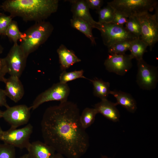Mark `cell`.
<instances>
[{
    "label": "cell",
    "instance_id": "obj_1",
    "mask_svg": "<svg viewBox=\"0 0 158 158\" xmlns=\"http://www.w3.org/2000/svg\"><path fill=\"white\" fill-rule=\"evenodd\" d=\"M80 116L77 105L68 101L47 108L41 123L44 142L67 158H81L90 141Z\"/></svg>",
    "mask_w": 158,
    "mask_h": 158
},
{
    "label": "cell",
    "instance_id": "obj_2",
    "mask_svg": "<svg viewBox=\"0 0 158 158\" xmlns=\"http://www.w3.org/2000/svg\"><path fill=\"white\" fill-rule=\"evenodd\" d=\"M57 0H6L0 6L13 18H21L26 21L45 20L57 10Z\"/></svg>",
    "mask_w": 158,
    "mask_h": 158
},
{
    "label": "cell",
    "instance_id": "obj_3",
    "mask_svg": "<svg viewBox=\"0 0 158 158\" xmlns=\"http://www.w3.org/2000/svg\"><path fill=\"white\" fill-rule=\"evenodd\" d=\"M53 30L49 22L44 20L36 22L25 31L21 32L20 45L26 57L46 42Z\"/></svg>",
    "mask_w": 158,
    "mask_h": 158
},
{
    "label": "cell",
    "instance_id": "obj_4",
    "mask_svg": "<svg viewBox=\"0 0 158 158\" xmlns=\"http://www.w3.org/2000/svg\"><path fill=\"white\" fill-rule=\"evenodd\" d=\"M107 4L128 18L152 11L157 7V2L155 0H114Z\"/></svg>",
    "mask_w": 158,
    "mask_h": 158
},
{
    "label": "cell",
    "instance_id": "obj_5",
    "mask_svg": "<svg viewBox=\"0 0 158 158\" xmlns=\"http://www.w3.org/2000/svg\"><path fill=\"white\" fill-rule=\"evenodd\" d=\"M155 13L147 12L137 16L141 27L140 39L149 46L150 50L158 41L157 7Z\"/></svg>",
    "mask_w": 158,
    "mask_h": 158
},
{
    "label": "cell",
    "instance_id": "obj_6",
    "mask_svg": "<svg viewBox=\"0 0 158 158\" xmlns=\"http://www.w3.org/2000/svg\"><path fill=\"white\" fill-rule=\"evenodd\" d=\"M97 29L100 32L103 43L107 47L118 42L137 38L129 33L123 26L112 23H99Z\"/></svg>",
    "mask_w": 158,
    "mask_h": 158
},
{
    "label": "cell",
    "instance_id": "obj_7",
    "mask_svg": "<svg viewBox=\"0 0 158 158\" xmlns=\"http://www.w3.org/2000/svg\"><path fill=\"white\" fill-rule=\"evenodd\" d=\"M70 88L67 84L60 82L54 84L51 87L42 92L36 97L31 109L34 110L42 104L48 102L57 101L66 102L70 93Z\"/></svg>",
    "mask_w": 158,
    "mask_h": 158
},
{
    "label": "cell",
    "instance_id": "obj_8",
    "mask_svg": "<svg viewBox=\"0 0 158 158\" xmlns=\"http://www.w3.org/2000/svg\"><path fill=\"white\" fill-rule=\"evenodd\" d=\"M32 125L28 124L19 129L10 128L3 131L0 139L4 143L20 149H26L30 143L29 139L33 132Z\"/></svg>",
    "mask_w": 158,
    "mask_h": 158
},
{
    "label": "cell",
    "instance_id": "obj_9",
    "mask_svg": "<svg viewBox=\"0 0 158 158\" xmlns=\"http://www.w3.org/2000/svg\"><path fill=\"white\" fill-rule=\"evenodd\" d=\"M137 61L136 81L138 86L143 90L155 89L158 81L157 67L147 64L143 59Z\"/></svg>",
    "mask_w": 158,
    "mask_h": 158
},
{
    "label": "cell",
    "instance_id": "obj_10",
    "mask_svg": "<svg viewBox=\"0 0 158 158\" xmlns=\"http://www.w3.org/2000/svg\"><path fill=\"white\" fill-rule=\"evenodd\" d=\"M27 57L18 43L13 44L4 58L10 76L20 78L24 69Z\"/></svg>",
    "mask_w": 158,
    "mask_h": 158
},
{
    "label": "cell",
    "instance_id": "obj_11",
    "mask_svg": "<svg viewBox=\"0 0 158 158\" xmlns=\"http://www.w3.org/2000/svg\"><path fill=\"white\" fill-rule=\"evenodd\" d=\"M31 109L30 107L25 104L9 106L3 111L2 118L11 125V128H17L28 122Z\"/></svg>",
    "mask_w": 158,
    "mask_h": 158
},
{
    "label": "cell",
    "instance_id": "obj_12",
    "mask_svg": "<svg viewBox=\"0 0 158 158\" xmlns=\"http://www.w3.org/2000/svg\"><path fill=\"white\" fill-rule=\"evenodd\" d=\"M132 59L130 54H110L104 64L109 72L122 76L131 68Z\"/></svg>",
    "mask_w": 158,
    "mask_h": 158
},
{
    "label": "cell",
    "instance_id": "obj_13",
    "mask_svg": "<svg viewBox=\"0 0 158 158\" xmlns=\"http://www.w3.org/2000/svg\"><path fill=\"white\" fill-rule=\"evenodd\" d=\"M71 4V11L73 18L82 19L89 23L93 28H97L99 23L95 21L92 17L86 0L68 1Z\"/></svg>",
    "mask_w": 158,
    "mask_h": 158
},
{
    "label": "cell",
    "instance_id": "obj_14",
    "mask_svg": "<svg viewBox=\"0 0 158 158\" xmlns=\"http://www.w3.org/2000/svg\"><path fill=\"white\" fill-rule=\"evenodd\" d=\"M3 82L5 85L4 90L6 97L15 103L19 101L24 94L23 86L19 78L10 76L5 78Z\"/></svg>",
    "mask_w": 158,
    "mask_h": 158
},
{
    "label": "cell",
    "instance_id": "obj_15",
    "mask_svg": "<svg viewBox=\"0 0 158 158\" xmlns=\"http://www.w3.org/2000/svg\"><path fill=\"white\" fill-rule=\"evenodd\" d=\"M26 149L29 158H52L56 152L51 146L40 141L30 142Z\"/></svg>",
    "mask_w": 158,
    "mask_h": 158
},
{
    "label": "cell",
    "instance_id": "obj_16",
    "mask_svg": "<svg viewBox=\"0 0 158 158\" xmlns=\"http://www.w3.org/2000/svg\"><path fill=\"white\" fill-rule=\"evenodd\" d=\"M117 105L107 99L101 101L95 104L94 108L98 113H100L107 119L114 122L118 121L120 115L116 107Z\"/></svg>",
    "mask_w": 158,
    "mask_h": 158
},
{
    "label": "cell",
    "instance_id": "obj_17",
    "mask_svg": "<svg viewBox=\"0 0 158 158\" xmlns=\"http://www.w3.org/2000/svg\"><path fill=\"white\" fill-rule=\"evenodd\" d=\"M61 69L66 71L74 64L80 62L81 60L72 50L68 49L64 45L61 44L57 50Z\"/></svg>",
    "mask_w": 158,
    "mask_h": 158
},
{
    "label": "cell",
    "instance_id": "obj_18",
    "mask_svg": "<svg viewBox=\"0 0 158 158\" xmlns=\"http://www.w3.org/2000/svg\"><path fill=\"white\" fill-rule=\"evenodd\" d=\"M110 94L113 95L116 99V104L120 105L128 111L134 113L137 109L136 101L129 93L121 91H111Z\"/></svg>",
    "mask_w": 158,
    "mask_h": 158
},
{
    "label": "cell",
    "instance_id": "obj_19",
    "mask_svg": "<svg viewBox=\"0 0 158 158\" xmlns=\"http://www.w3.org/2000/svg\"><path fill=\"white\" fill-rule=\"evenodd\" d=\"M71 26L80 31L89 38L93 45H96L95 38L92 33V26L87 22L80 18H72L70 20Z\"/></svg>",
    "mask_w": 158,
    "mask_h": 158
},
{
    "label": "cell",
    "instance_id": "obj_20",
    "mask_svg": "<svg viewBox=\"0 0 158 158\" xmlns=\"http://www.w3.org/2000/svg\"><path fill=\"white\" fill-rule=\"evenodd\" d=\"M89 80L93 85L94 95L101 100L107 99L111 91L110 90V83L97 78Z\"/></svg>",
    "mask_w": 158,
    "mask_h": 158
},
{
    "label": "cell",
    "instance_id": "obj_21",
    "mask_svg": "<svg viewBox=\"0 0 158 158\" xmlns=\"http://www.w3.org/2000/svg\"><path fill=\"white\" fill-rule=\"evenodd\" d=\"M148 46L140 38L135 39L133 41L129 49L130 56L132 59L135 58L137 61L143 59V55L146 51Z\"/></svg>",
    "mask_w": 158,
    "mask_h": 158
},
{
    "label": "cell",
    "instance_id": "obj_22",
    "mask_svg": "<svg viewBox=\"0 0 158 158\" xmlns=\"http://www.w3.org/2000/svg\"><path fill=\"white\" fill-rule=\"evenodd\" d=\"M98 113L94 108L86 107L83 111L80 116V121L82 127L86 129L94 122L96 116Z\"/></svg>",
    "mask_w": 158,
    "mask_h": 158
},
{
    "label": "cell",
    "instance_id": "obj_23",
    "mask_svg": "<svg viewBox=\"0 0 158 158\" xmlns=\"http://www.w3.org/2000/svg\"><path fill=\"white\" fill-rule=\"evenodd\" d=\"M125 27L129 33L135 38H140L141 27L137 16H131L128 17Z\"/></svg>",
    "mask_w": 158,
    "mask_h": 158
},
{
    "label": "cell",
    "instance_id": "obj_24",
    "mask_svg": "<svg viewBox=\"0 0 158 158\" xmlns=\"http://www.w3.org/2000/svg\"><path fill=\"white\" fill-rule=\"evenodd\" d=\"M115 11V9L108 4L97 11L99 17L98 22L101 23H111L113 19Z\"/></svg>",
    "mask_w": 158,
    "mask_h": 158
},
{
    "label": "cell",
    "instance_id": "obj_25",
    "mask_svg": "<svg viewBox=\"0 0 158 158\" xmlns=\"http://www.w3.org/2000/svg\"><path fill=\"white\" fill-rule=\"evenodd\" d=\"M133 40L125 41L116 43L108 47V52L110 54H125L126 51L129 50Z\"/></svg>",
    "mask_w": 158,
    "mask_h": 158
},
{
    "label": "cell",
    "instance_id": "obj_26",
    "mask_svg": "<svg viewBox=\"0 0 158 158\" xmlns=\"http://www.w3.org/2000/svg\"><path fill=\"white\" fill-rule=\"evenodd\" d=\"M84 71L83 70L67 72L63 71L59 76V82L63 84H67L69 81L79 78H86L83 75Z\"/></svg>",
    "mask_w": 158,
    "mask_h": 158
},
{
    "label": "cell",
    "instance_id": "obj_27",
    "mask_svg": "<svg viewBox=\"0 0 158 158\" xmlns=\"http://www.w3.org/2000/svg\"><path fill=\"white\" fill-rule=\"evenodd\" d=\"M20 34L17 23L12 20L7 29L5 35L12 41L14 44H16L20 39Z\"/></svg>",
    "mask_w": 158,
    "mask_h": 158
},
{
    "label": "cell",
    "instance_id": "obj_28",
    "mask_svg": "<svg viewBox=\"0 0 158 158\" xmlns=\"http://www.w3.org/2000/svg\"><path fill=\"white\" fill-rule=\"evenodd\" d=\"M0 158H16L15 148L5 143L0 144Z\"/></svg>",
    "mask_w": 158,
    "mask_h": 158
},
{
    "label": "cell",
    "instance_id": "obj_29",
    "mask_svg": "<svg viewBox=\"0 0 158 158\" xmlns=\"http://www.w3.org/2000/svg\"><path fill=\"white\" fill-rule=\"evenodd\" d=\"M13 18L10 15L0 13V35H5L7 29Z\"/></svg>",
    "mask_w": 158,
    "mask_h": 158
},
{
    "label": "cell",
    "instance_id": "obj_30",
    "mask_svg": "<svg viewBox=\"0 0 158 158\" xmlns=\"http://www.w3.org/2000/svg\"><path fill=\"white\" fill-rule=\"evenodd\" d=\"M115 10L113 19L111 23L117 25L123 26L127 22L128 18L122 13Z\"/></svg>",
    "mask_w": 158,
    "mask_h": 158
},
{
    "label": "cell",
    "instance_id": "obj_31",
    "mask_svg": "<svg viewBox=\"0 0 158 158\" xmlns=\"http://www.w3.org/2000/svg\"><path fill=\"white\" fill-rule=\"evenodd\" d=\"M86 1L90 9H95L97 11L101 8L103 3L102 0H86Z\"/></svg>",
    "mask_w": 158,
    "mask_h": 158
},
{
    "label": "cell",
    "instance_id": "obj_32",
    "mask_svg": "<svg viewBox=\"0 0 158 158\" xmlns=\"http://www.w3.org/2000/svg\"><path fill=\"white\" fill-rule=\"evenodd\" d=\"M7 73V69L4 58H0V82H3Z\"/></svg>",
    "mask_w": 158,
    "mask_h": 158
},
{
    "label": "cell",
    "instance_id": "obj_33",
    "mask_svg": "<svg viewBox=\"0 0 158 158\" xmlns=\"http://www.w3.org/2000/svg\"><path fill=\"white\" fill-rule=\"evenodd\" d=\"M6 97L4 90L0 88V106L4 107L7 108L9 106L7 102Z\"/></svg>",
    "mask_w": 158,
    "mask_h": 158
},
{
    "label": "cell",
    "instance_id": "obj_34",
    "mask_svg": "<svg viewBox=\"0 0 158 158\" xmlns=\"http://www.w3.org/2000/svg\"><path fill=\"white\" fill-rule=\"evenodd\" d=\"M52 158H65V157L61 154L57 153L55 154Z\"/></svg>",
    "mask_w": 158,
    "mask_h": 158
},
{
    "label": "cell",
    "instance_id": "obj_35",
    "mask_svg": "<svg viewBox=\"0 0 158 158\" xmlns=\"http://www.w3.org/2000/svg\"><path fill=\"white\" fill-rule=\"evenodd\" d=\"M18 158H29L28 154H25Z\"/></svg>",
    "mask_w": 158,
    "mask_h": 158
},
{
    "label": "cell",
    "instance_id": "obj_36",
    "mask_svg": "<svg viewBox=\"0 0 158 158\" xmlns=\"http://www.w3.org/2000/svg\"><path fill=\"white\" fill-rule=\"evenodd\" d=\"M3 131H3L2 130L1 128V126H0V137H1V135L2 133H3Z\"/></svg>",
    "mask_w": 158,
    "mask_h": 158
},
{
    "label": "cell",
    "instance_id": "obj_37",
    "mask_svg": "<svg viewBox=\"0 0 158 158\" xmlns=\"http://www.w3.org/2000/svg\"><path fill=\"white\" fill-rule=\"evenodd\" d=\"M100 158H111L105 155H102L101 156Z\"/></svg>",
    "mask_w": 158,
    "mask_h": 158
},
{
    "label": "cell",
    "instance_id": "obj_38",
    "mask_svg": "<svg viewBox=\"0 0 158 158\" xmlns=\"http://www.w3.org/2000/svg\"><path fill=\"white\" fill-rule=\"evenodd\" d=\"M3 49L1 45H0V54H1L3 51Z\"/></svg>",
    "mask_w": 158,
    "mask_h": 158
},
{
    "label": "cell",
    "instance_id": "obj_39",
    "mask_svg": "<svg viewBox=\"0 0 158 158\" xmlns=\"http://www.w3.org/2000/svg\"><path fill=\"white\" fill-rule=\"evenodd\" d=\"M3 111H1L0 109V118H2V117Z\"/></svg>",
    "mask_w": 158,
    "mask_h": 158
}]
</instances>
